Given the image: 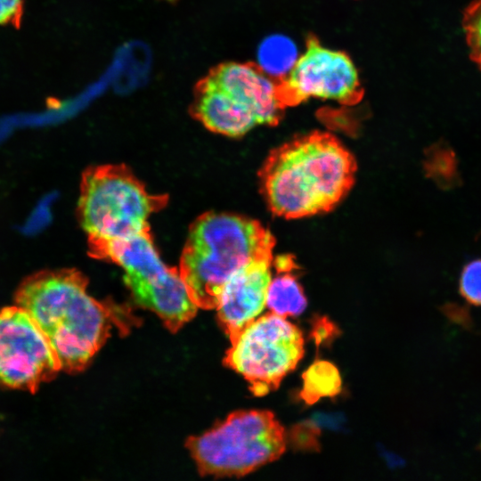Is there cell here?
Here are the masks:
<instances>
[{"mask_svg": "<svg viewBox=\"0 0 481 481\" xmlns=\"http://www.w3.org/2000/svg\"><path fill=\"white\" fill-rule=\"evenodd\" d=\"M460 291L469 303L481 306V258L466 264L460 277Z\"/></svg>", "mask_w": 481, "mask_h": 481, "instance_id": "cell-17", "label": "cell"}, {"mask_svg": "<svg viewBox=\"0 0 481 481\" xmlns=\"http://www.w3.org/2000/svg\"><path fill=\"white\" fill-rule=\"evenodd\" d=\"M61 371L45 335L20 306L0 309V387L36 392Z\"/></svg>", "mask_w": 481, "mask_h": 481, "instance_id": "cell-9", "label": "cell"}, {"mask_svg": "<svg viewBox=\"0 0 481 481\" xmlns=\"http://www.w3.org/2000/svg\"><path fill=\"white\" fill-rule=\"evenodd\" d=\"M205 476L242 477L277 460L285 451L283 427L268 411H240L186 441Z\"/></svg>", "mask_w": 481, "mask_h": 481, "instance_id": "cell-5", "label": "cell"}, {"mask_svg": "<svg viewBox=\"0 0 481 481\" xmlns=\"http://www.w3.org/2000/svg\"><path fill=\"white\" fill-rule=\"evenodd\" d=\"M274 238L259 222L208 212L192 224L179 273L195 305L216 308L223 287L251 261L273 258Z\"/></svg>", "mask_w": 481, "mask_h": 481, "instance_id": "cell-3", "label": "cell"}, {"mask_svg": "<svg viewBox=\"0 0 481 481\" xmlns=\"http://www.w3.org/2000/svg\"><path fill=\"white\" fill-rule=\"evenodd\" d=\"M168 1H174V0H168Z\"/></svg>", "mask_w": 481, "mask_h": 481, "instance_id": "cell-19", "label": "cell"}, {"mask_svg": "<svg viewBox=\"0 0 481 481\" xmlns=\"http://www.w3.org/2000/svg\"><path fill=\"white\" fill-rule=\"evenodd\" d=\"M257 55V65L275 79L285 76L298 58L293 42L279 35L265 38L259 46Z\"/></svg>", "mask_w": 481, "mask_h": 481, "instance_id": "cell-14", "label": "cell"}, {"mask_svg": "<svg viewBox=\"0 0 481 481\" xmlns=\"http://www.w3.org/2000/svg\"><path fill=\"white\" fill-rule=\"evenodd\" d=\"M208 76L257 118L258 125H277L285 108L277 92V80L251 62H225Z\"/></svg>", "mask_w": 481, "mask_h": 481, "instance_id": "cell-11", "label": "cell"}, {"mask_svg": "<svg viewBox=\"0 0 481 481\" xmlns=\"http://www.w3.org/2000/svg\"><path fill=\"white\" fill-rule=\"evenodd\" d=\"M301 396L309 404L322 396L336 395L340 390L341 380L337 369L327 362H317L304 374Z\"/></svg>", "mask_w": 481, "mask_h": 481, "instance_id": "cell-15", "label": "cell"}, {"mask_svg": "<svg viewBox=\"0 0 481 481\" xmlns=\"http://www.w3.org/2000/svg\"><path fill=\"white\" fill-rule=\"evenodd\" d=\"M21 0H0V25L12 21L20 14Z\"/></svg>", "mask_w": 481, "mask_h": 481, "instance_id": "cell-18", "label": "cell"}, {"mask_svg": "<svg viewBox=\"0 0 481 481\" xmlns=\"http://www.w3.org/2000/svg\"><path fill=\"white\" fill-rule=\"evenodd\" d=\"M277 92L284 108L311 98L352 105L363 95L357 69L349 55L325 47L314 36L307 37L304 53L288 73L277 79Z\"/></svg>", "mask_w": 481, "mask_h": 481, "instance_id": "cell-8", "label": "cell"}, {"mask_svg": "<svg viewBox=\"0 0 481 481\" xmlns=\"http://www.w3.org/2000/svg\"><path fill=\"white\" fill-rule=\"evenodd\" d=\"M230 340L224 363L249 382L256 395L277 388L304 355L300 330L271 312L252 321Z\"/></svg>", "mask_w": 481, "mask_h": 481, "instance_id": "cell-7", "label": "cell"}, {"mask_svg": "<svg viewBox=\"0 0 481 481\" xmlns=\"http://www.w3.org/2000/svg\"><path fill=\"white\" fill-rule=\"evenodd\" d=\"M462 28L469 56L481 70V0H474L465 8Z\"/></svg>", "mask_w": 481, "mask_h": 481, "instance_id": "cell-16", "label": "cell"}, {"mask_svg": "<svg viewBox=\"0 0 481 481\" xmlns=\"http://www.w3.org/2000/svg\"><path fill=\"white\" fill-rule=\"evenodd\" d=\"M94 257L121 266L124 281L135 302L157 314L169 330H178L196 314L198 306L191 298L179 270L161 261L150 227L106 244Z\"/></svg>", "mask_w": 481, "mask_h": 481, "instance_id": "cell-6", "label": "cell"}, {"mask_svg": "<svg viewBox=\"0 0 481 481\" xmlns=\"http://www.w3.org/2000/svg\"><path fill=\"white\" fill-rule=\"evenodd\" d=\"M292 265V261L285 257L275 260L278 274L272 278L266 295L265 306L284 318L300 314L307 304L301 286L290 273Z\"/></svg>", "mask_w": 481, "mask_h": 481, "instance_id": "cell-13", "label": "cell"}, {"mask_svg": "<svg viewBox=\"0 0 481 481\" xmlns=\"http://www.w3.org/2000/svg\"><path fill=\"white\" fill-rule=\"evenodd\" d=\"M355 170V159L342 143L316 131L274 149L259 176L270 210L294 219L332 209L352 187Z\"/></svg>", "mask_w": 481, "mask_h": 481, "instance_id": "cell-1", "label": "cell"}, {"mask_svg": "<svg viewBox=\"0 0 481 481\" xmlns=\"http://www.w3.org/2000/svg\"><path fill=\"white\" fill-rule=\"evenodd\" d=\"M167 196L150 194L124 165L93 167L80 185L78 218L94 257L106 244L149 227L150 216L162 209Z\"/></svg>", "mask_w": 481, "mask_h": 481, "instance_id": "cell-4", "label": "cell"}, {"mask_svg": "<svg viewBox=\"0 0 481 481\" xmlns=\"http://www.w3.org/2000/svg\"><path fill=\"white\" fill-rule=\"evenodd\" d=\"M75 269L44 271L21 282L16 305L35 321L66 372L84 370L110 335L111 308L87 293Z\"/></svg>", "mask_w": 481, "mask_h": 481, "instance_id": "cell-2", "label": "cell"}, {"mask_svg": "<svg viewBox=\"0 0 481 481\" xmlns=\"http://www.w3.org/2000/svg\"><path fill=\"white\" fill-rule=\"evenodd\" d=\"M193 95V117L212 132L238 137L258 126L254 115L208 75L197 83Z\"/></svg>", "mask_w": 481, "mask_h": 481, "instance_id": "cell-12", "label": "cell"}, {"mask_svg": "<svg viewBox=\"0 0 481 481\" xmlns=\"http://www.w3.org/2000/svg\"><path fill=\"white\" fill-rule=\"evenodd\" d=\"M272 262L273 258L251 261L234 273L223 287L216 309L230 339L265 307Z\"/></svg>", "mask_w": 481, "mask_h": 481, "instance_id": "cell-10", "label": "cell"}]
</instances>
